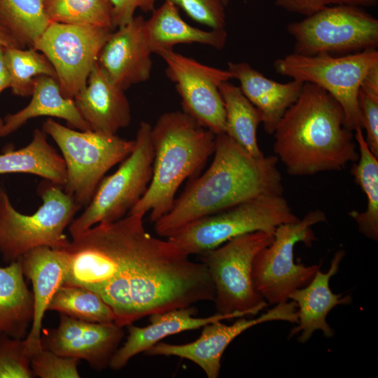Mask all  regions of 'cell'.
I'll list each match as a JSON object with an SVG mask.
<instances>
[{
    "label": "cell",
    "mask_w": 378,
    "mask_h": 378,
    "mask_svg": "<svg viewBox=\"0 0 378 378\" xmlns=\"http://www.w3.org/2000/svg\"><path fill=\"white\" fill-rule=\"evenodd\" d=\"M376 2L377 0H274L277 6L306 16L332 5L370 6Z\"/></svg>",
    "instance_id": "38"
},
{
    "label": "cell",
    "mask_w": 378,
    "mask_h": 378,
    "mask_svg": "<svg viewBox=\"0 0 378 378\" xmlns=\"http://www.w3.org/2000/svg\"><path fill=\"white\" fill-rule=\"evenodd\" d=\"M34 315V293L25 282L20 260L0 267V333L24 340Z\"/></svg>",
    "instance_id": "26"
},
{
    "label": "cell",
    "mask_w": 378,
    "mask_h": 378,
    "mask_svg": "<svg viewBox=\"0 0 378 378\" xmlns=\"http://www.w3.org/2000/svg\"><path fill=\"white\" fill-rule=\"evenodd\" d=\"M42 204L33 214H22L0 189V254L4 262L18 260L40 246L61 249L70 240L64 230L81 206L63 187L46 181L41 185Z\"/></svg>",
    "instance_id": "6"
},
{
    "label": "cell",
    "mask_w": 378,
    "mask_h": 378,
    "mask_svg": "<svg viewBox=\"0 0 378 378\" xmlns=\"http://www.w3.org/2000/svg\"><path fill=\"white\" fill-rule=\"evenodd\" d=\"M143 216L127 214L114 222L100 223L72 238L59 249L64 284L98 293L122 277L153 239Z\"/></svg>",
    "instance_id": "5"
},
{
    "label": "cell",
    "mask_w": 378,
    "mask_h": 378,
    "mask_svg": "<svg viewBox=\"0 0 378 378\" xmlns=\"http://www.w3.org/2000/svg\"><path fill=\"white\" fill-rule=\"evenodd\" d=\"M0 46L4 48H25L1 23H0Z\"/></svg>",
    "instance_id": "40"
},
{
    "label": "cell",
    "mask_w": 378,
    "mask_h": 378,
    "mask_svg": "<svg viewBox=\"0 0 378 378\" xmlns=\"http://www.w3.org/2000/svg\"><path fill=\"white\" fill-rule=\"evenodd\" d=\"M4 120H2L0 118V127L3 125Z\"/></svg>",
    "instance_id": "43"
},
{
    "label": "cell",
    "mask_w": 378,
    "mask_h": 378,
    "mask_svg": "<svg viewBox=\"0 0 378 378\" xmlns=\"http://www.w3.org/2000/svg\"><path fill=\"white\" fill-rule=\"evenodd\" d=\"M232 78L239 80L245 97L258 110L263 127L272 134L288 108L299 97L304 83L292 80L281 83L265 77L248 63L227 64Z\"/></svg>",
    "instance_id": "23"
},
{
    "label": "cell",
    "mask_w": 378,
    "mask_h": 378,
    "mask_svg": "<svg viewBox=\"0 0 378 378\" xmlns=\"http://www.w3.org/2000/svg\"><path fill=\"white\" fill-rule=\"evenodd\" d=\"M214 134L183 111L161 115L151 128L154 158L149 186L128 214L144 216L152 223L172 208L183 182L198 174L214 154Z\"/></svg>",
    "instance_id": "4"
},
{
    "label": "cell",
    "mask_w": 378,
    "mask_h": 378,
    "mask_svg": "<svg viewBox=\"0 0 378 378\" xmlns=\"http://www.w3.org/2000/svg\"><path fill=\"white\" fill-rule=\"evenodd\" d=\"M124 335L122 327L115 323L88 322L59 314L57 328H42L41 345L57 355L83 359L102 371L109 366Z\"/></svg>",
    "instance_id": "17"
},
{
    "label": "cell",
    "mask_w": 378,
    "mask_h": 378,
    "mask_svg": "<svg viewBox=\"0 0 378 378\" xmlns=\"http://www.w3.org/2000/svg\"><path fill=\"white\" fill-rule=\"evenodd\" d=\"M273 134L274 155L292 176L341 170L359 157L354 132L346 126L342 106L310 83H304Z\"/></svg>",
    "instance_id": "3"
},
{
    "label": "cell",
    "mask_w": 378,
    "mask_h": 378,
    "mask_svg": "<svg viewBox=\"0 0 378 378\" xmlns=\"http://www.w3.org/2000/svg\"><path fill=\"white\" fill-rule=\"evenodd\" d=\"M73 99L92 131L116 134L131 122L125 90L113 81L98 62L92 69L86 86Z\"/></svg>",
    "instance_id": "19"
},
{
    "label": "cell",
    "mask_w": 378,
    "mask_h": 378,
    "mask_svg": "<svg viewBox=\"0 0 378 378\" xmlns=\"http://www.w3.org/2000/svg\"><path fill=\"white\" fill-rule=\"evenodd\" d=\"M272 321L298 323L295 302L291 300L276 304L255 318L247 319L240 316L230 325L223 323L222 321L209 323L203 326L200 337L192 342L172 344L160 342L146 354L189 360L198 365L208 378H218L222 356L229 344L247 329Z\"/></svg>",
    "instance_id": "16"
},
{
    "label": "cell",
    "mask_w": 378,
    "mask_h": 378,
    "mask_svg": "<svg viewBox=\"0 0 378 378\" xmlns=\"http://www.w3.org/2000/svg\"><path fill=\"white\" fill-rule=\"evenodd\" d=\"M141 15L116 28L104 46L98 63L113 81L123 90L146 81L153 62Z\"/></svg>",
    "instance_id": "18"
},
{
    "label": "cell",
    "mask_w": 378,
    "mask_h": 378,
    "mask_svg": "<svg viewBox=\"0 0 378 378\" xmlns=\"http://www.w3.org/2000/svg\"><path fill=\"white\" fill-rule=\"evenodd\" d=\"M10 173L36 175L62 187L66 181L64 158L48 142L46 133L38 129L27 146L0 155V174Z\"/></svg>",
    "instance_id": "27"
},
{
    "label": "cell",
    "mask_w": 378,
    "mask_h": 378,
    "mask_svg": "<svg viewBox=\"0 0 378 378\" xmlns=\"http://www.w3.org/2000/svg\"><path fill=\"white\" fill-rule=\"evenodd\" d=\"M189 256L168 239L154 237L127 272L97 293L113 309L114 323L128 326L155 313L214 302L206 267Z\"/></svg>",
    "instance_id": "1"
},
{
    "label": "cell",
    "mask_w": 378,
    "mask_h": 378,
    "mask_svg": "<svg viewBox=\"0 0 378 378\" xmlns=\"http://www.w3.org/2000/svg\"><path fill=\"white\" fill-rule=\"evenodd\" d=\"M112 6L113 24L115 29L129 23L135 11L152 12L158 0H110Z\"/></svg>",
    "instance_id": "39"
},
{
    "label": "cell",
    "mask_w": 378,
    "mask_h": 378,
    "mask_svg": "<svg viewBox=\"0 0 378 378\" xmlns=\"http://www.w3.org/2000/svg\"><path fill=\"white\" fill-rule=\"evenodd\" d=\"M326 220V214L316 209L302 219L278 226L270 245L255 255L252 279L255 290L270 305L288 301L296 289L307 285L318 265L305 266L294 262V247L299 242L310 246L316 239L312 227Z\"/></svg>",
    "instance_id": "11"
},
{
    "label": "cell",
    "mask_w": 378,
    "mask_h": 378,
    "mask_svg": "<svg viewBox=\"0 0 378 378\" xmlns=\"http://www.w3.org/2000/svg\"><path fill=\"white\" fill-rule=\"evenodd\" d=\"M300 218L283 195L262 196L186 225L167 238L188 255L202 254L244 234L276 228Z\"/></svg>",
    "instance_id": "9"
},
{
    "label": "cell",
    "mask_w": 378,
    "mask_h": 378,
    "mask_svg": "<svg viewBox=\"0 0 378 378\" xmlns=\"http://www.w3.org/2000/svg\"><path fill=\"white\" fill-rule=\"evenodd\" d=\"M276 156L253 157L225 132L216 134L214 159L175 200L172 209L155 223V232L169 238L189 223L240 203L283 195Z\"/></svg>",
    "instance_id": "2"
},
{
    "label": "cell",
    "mask_w": 378,
    "mask_h": 378,
    "mask_svg": "<svg viewBox=\"0 0 378 378\" xmlns=\"http://www.w3.org/2000/svg\"><path fill=\"white\" fill-rule=\"evenodd\" d=\"M31 99L20 111L5 116L0 127V138L16 131L29 119L50 116L66 120L68 126L80 131L90 130L83 118L73 99L64 97L57 81L48 76L34 79Z\"/></svg>",
    "instance_id": "25"
},
{
    "label": "cell",
    "mask_w": 378,
    "mask_h": 378,
    "mask_svg": "<svg viewBox=\"0 0 378 378\" xmlns=\"http://www.w3.org/2000/svg\"><path fill=\"white\" fill-rule=\"evenodd\" d=\"M9 85L10 78L5 61L4 47L0 46V93Z\"/></svg>",
    "instance_id": "41"
},
{
    "label": "cell",
    "mask_w": 378,
    "mask_h": 378,
    "mask_svg": "<svg viewBox=\"0 0 378 378\" xmlns=\"http://www.w3.org/2000/svg\"><path fill=\"white\" fill-rule=\"evenodd\" d=\"M48 310L88 322L110 323L115 321L113 309L99 295L76 285H62L50 301Z\"/></svg>",
    "instance_id": "31"
},
{
    "label": "cell",
    "mask_w": 378,
    "mask_h": 378,
    "mask_svg": "<svg viewBox=\"0 0 378 378\" xmlns=\"http://www.w3.org/2000/svg\"><path fill=\"white\" fill-rule=\"evenodd\" d=\"M167 77L175 84L183 111L214 134L225 132V110L219 87L232 78L230 72L203 64L172 50L159 55Z\"/></svg>",
    "instance_id": "15"
},
{
    "label": "cell",
    "mask_w": 378,
    "mask_h": 378,
    "mask_svg": "<svg viewBox=\"0 0 378 378\" xmlns=\"http://www.w3.org/2000/svg\"><path fill=\"white\" fill-rule=\"evenodd\" d=\"M78 359L42 349L30 356V366L40 378H79Z\"/></svg>",
    "instance_id": "36"
},
{
    "label": "cell",
    "mask_w": 378,
    "mask_h": 378,
    "mask_svg": "<svg viewBox=\"0 0 378 378\" xmlns=\"http://www.w3.org/2000/svg\"><path fill=\"white\" fill-rule=\"evenodd\" d=\"M50 22L44 0H0V23L24 47H33Z\"/></svg>",
    "instance_id": "30"
},
{
    "label": "cell",
    "mask_w": 378,
    "mask_h": 378,
    "mask_svg": "<svg viewBox=\"0 0 378 378\" xmlns=\"http://www.w3.org/2000/svg\"><path fill=\"white\" fill-rule=\"evenodd\" d=\"M145 32L149 48L153 53L160 55L172 50L180 43H200L223 48L226 43L225 29L204 31L192 27L181 17L178 8L167 0L152 11L145 21Z\"/></svg>",
    "instance_id": "24"
},
{
    "label": "cell",
    "mask_w": 378,
    "mask_h": 378,
    "mask_svg": "<svg viewBox=\"0 0 378 378\" xmlns=\"http://www.w3.org/2000/svg\"><path fill=\"white\" fill-rule=\"evenodd\" d=\"M24 340L0 333V378H33Z\"/></svg>",
    "instance_id": "35"
},
{
    "label": "cell",
    "mask_w": 378,
    "mask_h": 378,
    "mask_svg": "<svg viewBox=\"0 0 378 378\" xmlns=\"http://www.w3.org/2000/svg\"><path fill=\"white\" fill-rule=\"evenodd\" d=\"M220 1L225 6H227L230 3V0H220Z\"/></svg>",
    "instance_id": "42"
},
{
    "label": "cell",
    "mask_w": 378,
    "mask_h": 378,
    "mask_svg": "<svg viewBox=\"0 0 378 378\" xmlns=\"http://www.w3.org/2000/svg\"><path fill=\"white\" fill-rule=\"evenodd\" d=\"M286 29L295 41L294 52L302 55H342L378 45V20L355 5L326 7Z\"/></svg>",
    "instance_id": "13"
},
{
    "label": "cell",
    "mask_w": 378,
    "mask_h": 378,
    "mask_svg": "<svg viewBox=\"0 0 378 378\" xmlns=\"http://www.w3.org/2000/svg\"><path fill=\"white\" fill-rule=\"evenodd\" d=\"M151 128L147 122L140 123L131 153L103 178L85 211L69 224L72 238L98 223L124 218L145 194L153 174Z\"/></svg>",
    "instance_id": "8"
},
{
    "label": "cell",
    "mask_w": 378,
    "mask_h": 378,
    "mask_svg": "<svg viewBox=\"0 0 378 378\" xmlns=\"http://www.w3.org/2000/svg\"><path fill=\"white\" fill-rule=\"evenodd\" d=\"M196 309L191 306L155 313L149 316V324L144 327L128 326L129 335L125 342L113 354L109 368H123L136 355L146 352L162 339L181 332L198 329L216 321L246 316L244 313L223 314L216 313L206 317H196Z\"/></svg>",
    "instance_id": "20"
},
{
    "label": "cell",
    "mask_w": 378,
    "mask_h": 378,
    "mask_svg": "<svg viewBox=\"0 0 378 378\" xmlns=\"http://www.w3.org/2000/svg\"><path fill=\"white\" fill-rule=\"evenodd\" d=\"M4 57L10 78L9 88L13 94L31 96L34 79L39 76H48L57 80L55 71L41 52L34 48H4Z\"/></svg>",
    "instance_id": "32"
},
{
    "label": "cell",
    "mask_w": 378,
    "mask_h": 378,
    "mask_svg": "<svg viewBox=\"0 0 378 378\" xmlns=\"http://www.w3.org/2000/svg\"><path fill=\"white\" fill-rule=\"evenodd\" d=\"M345 251L338 250L334 255L327 272L319 269L309 283L295 290L289 300L295 302L298 310V326L293 328L289 337L300 333L298 341L305 343L316 330H321L326 337L330 338L334 331L326 321L329 312L337 305L346 304L351 302L350 296L333 293L330 288V280L335 275Z\"/></svg>",
    "instance_id": "21"
},
{
    "label": "cell",
    "mask_w": 378,
    "mask_h": 378,
    "mask_svg": "<svg viewBox=\"0 0 378 378\" xmlns=\"http://www.w3.org/2000/svg\"><path fill=\"white\" fill-rule=\"evenodd\" d=\"M113 31L51 22L32 48L52 65L62 94L73 99L86 86L92 69Z\"/></svg>",
    "instance_id": "14"
},
{
    "label": "cell",
    "mask_w": 378,
    "mask_h": 378,
    "mask_svg": "<svg viewBox=\"0 0 378 378\" xmlns=\"http://www.w3.org/2000/svg\"><path fill=\"white\" fill-rule=\"evenodd\" d=\"M359 157L350 170L355 182L366 195L364 211H350L348 215L356 223L358 231L367 238L378 240V158L368 146L361 128L354 130Z\"/></svg>",
    "instance_id": "28"
},
{
    "label": "cell",
    "mask_w": 378,
    "mask_h": 378,
    "mask_svg": "<svg viewBox=\"0 0 378 378\" xmlns=\"http://www.w3.org/2000/svg\"><path fill=\"white\" fill-rule=\"evenodd\" d=\"M181 8L194 21L211 29H225V6L220 0H167Z\"/></svg>",
    "instance_id": "37"
},
{
    "label": "cell",
    "mask_w": 378,
    "mask_h": 378,
    "mask_svg": "<svg viewBox=\"0 0 378 378\" xmlns=\"http://www.w3.org/2000/svg\"><path fill=\"white\" fill-rule=\"evenodd\" d=\"M358 105L365 131V142L378 158V64L374 65L363 80L358 90Z\"/></svg>",
    "instance_id": "34"
},
{
    "label": "cell",
    "mask_w": 378,
    "mask_h": 378,
    "mask_svg": "<svg viewBox=\"0 0 378 378\" xmlns=\"http://www.w3.org/2000/svg\"><path fill=\"white\" fill-rule=\"evenodd\" d=\"M273 237L263 231L250 232L202 254L214 285L217 313L255 315L268 305L255 288L252 268L255 255Z\"/></svg>",
    "instance_id": "10"
},
{
    "label": "cell",
    "mask_w": 378,
    "mask_h": 378,
    "mask_svg": "<svg viewBox=\"0 0 378 378\" xmlns=\"http://www.w3.org/2000/svg\"><path fill=\"white\" fill-rule=\"evenodd\" d=\"M219 89L225 110V133L251 156L262 155L257 139L258 128L262 122L258 110L240 88L229 80L222 83Z\"/></svg>",
    "instance_id": "29"
},
{
    "label": "cell",
    "mask_w": 378,
    "mask_h": 378,
    "mask_svg": "<svg viewBox=\"0 0 378 378\" xmlns=\"http://www.w3.org/2000/svg\"><path fill=\"white\" fill-rule=\"evenodd\" d=\"M378 64L377 49L334 56L291 53L274 63L275 71L302 83L314 84L327 91L342 106L346 126L354 132L363 129L358 105L360 85L369 70Z\"/></svg>",
    "instance_id": "12"
},
{
    "label": "cell",
    "mask_w": 378,
    "mask_h": 378,
    "mask_svg": "<svg viewBox=\"0 0 378 378\" xmlns=\"http://www.w3.org/2000/svg\"><path fill=\"white\" fill-rule=\"evenodd\" d=\"M42 130L57 144L66 169L65 192L87 206L106 172L132 151L134 140L92 130L80 131L48 118Z\"/></svg>",
    "instance_id": "7"
},
{
    "label": "cell",
    "mask_w": 378,
    "mask_h": 378,
    "mask_svg": "<svg viewBox=\"0 0 378 378\" xmlns=\"http://www.w3.org/2000/svg\"><path fill=\"white\" fill-rule=\"evenodd\" d=\"M50 22L115 30L110 0H44Z\"/></svg>",
    "instance_id": "33"
},
{
    "label": "cell",
    "mask_w": 378,
    "mask_h": 378,
    "mask_svg": "<svg viewBox=\"0 0 378 378\" xmlns=\"http://www.w3.org/2000/svg\"><path fill=\"white\" fill-rule=\"evenodd\" d=\"M24 276L31 280L34 297V315L31 329L24 338L30 357L42 349L41 333L44 314L56 290L64 284L65 269L59 249L35 248L18 259Z\"/></svg>",
    "instance_id": "22"
}]
</instances>
